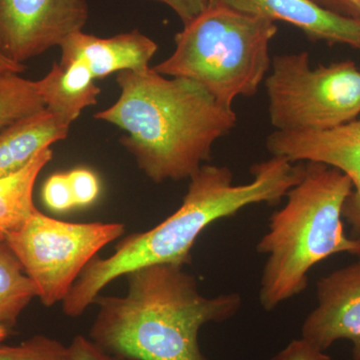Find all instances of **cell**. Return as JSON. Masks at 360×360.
<instances>
[{"label":"cell","mask_w":360,"mask_h":360,"mask_svg":"<svg viewBox=\"0 0 360 360\" xmlns=\"http://www.w3.org/2000/svg\"><path fill=\"white\" fill-rule=\"evenodd\" d=\"M272 20L224 6H210L175 35V49L153 70L193 80L221 105L255 96L271 66Z\"/></svg>","instance_id":"obj_5"},{"label":"cell","mask_w":360,"mask_h":360,"mask_svg":"<svg viewBox=\"0 0 360 360\" xmlns=\"http://www.w3.org/2000/svg\"><path fill=\"white\" fill-rule=\"evenodd\" d=\"M272 156L290 162H321L338 168L352 182V193L343 206L342 217L360 239V120L321 131L281 132L267 137Z\"/></svg>","instance_id":"obj_9"},{"label":"cell","mask_w":360,"mask_h":360,"mask_svg":"<svg viewBox=\"0 0 360 360\" xmlns=\"http://www.w3.org/2000/svg\"><path fill=\"white\" fill-rule=\"evenodd\" d=\"M86 0H0V53L20 65L82 32Z\"/></svg>","instance_id":"obj_8"},{"label":"cell","mask_w":360,"mask_h":360,"mask_svg":"<svg viewBox=\"0 0 360 360\" xmlns=\"http://www.w3.org/2000/svg\"><path fill=\"white\" fill-rule=\"evenodd\" d=\"M11 333V329L6 328V326H0V342L6 340Z\"/></svg>","instance_id":"obj_26"},{"label":"cell","mask_w":360,"mask_h":360,"mask_svg":"<svg viewBox=\"0 0 360 360\" xmlns=\"http://www.w3.org/2000/svg\"><path fill=\"white\" fill-rule=\"evenodd\" d=\"M70 125L46 108L0 134V179L18 174L42 150L66 139Z\"/></svg>","instance_id":"obj_13"},{"label":"cell","mask_w":360,"mask_h":360,"mask_svg":"<svg viewBox=\"0 0 360 360\" xmlns=\"http://www.w3.org/2000/svg\"><path fill=\"white\" fill-rule=\"evenodd\" d=\"M45 104L35 82L20 75L0 77V129L44 110Z\"/></svg>","instance_id":"obj_17"},{"label":"cell","mask_w":360,"mask_h":360,"mask_svg":"<svg viewBox=\"0 0 360 360\" xmlns=\"http://www.w3.org/2000/svg\"><path fill=\"white\" fill-rule=\"evenodd\" d=\"M59 65L68 68L75 61H84L94 79L123 70L139 71L149 68L158 51V44L139 30L120 33L108 39L77 32L60 44Z\"/></svg>","instance_id":"obj_12"},{"label":"cell","mask_w":360,"mask_h":360,"mask_svg":"<svg viewBox=\"0 0 360 360\" xmlns=\"http://www.w3.org/2000/svg\"><path fill=\"white\" fill-rule=\"evenodd\" d=\"M265 78L270 123L276 131H321L357 120L360 70L352 60L310 66L307 51L277 54Z\"/></svg>","instance_id":"obj_6"},{"label":"cell","mask_w":360,"mask_h":360,"mask_svg":"<svg viewBox=\"0 0 360 360\" xmlns=\"http://www.w3.org/2000/svg\"><path fill=\"white\" fill-rule=\"evenodd\" d=\"M252 180L236 184L227 167L203 165L191 177L182 205L150 231L130 234L115 245L110 257H94L63 300L65 314L77 317L94 303L101 291L132 270L153 264L186 265L206 227L233 217L250 205H277L304 176L305 163L281 156L251 168Z\"/></svg>","instance_id":"obj_1"},{"label":"cell","mask_w":360,"mask_h":360,"mask_svg":"<svg viewBox=\"0 0 360 360\" xmlns=\"http://www.w3.org/2000/svg\"><path fill=\"white\" fill-rule=\"evenodd\" d=\"M352 189V180L338 168L305 163L304 176L270 217L257 245L267 255L259 290L264 309L271 311L307 290L309 270L322 260L338 253L360 258V239L348 238L341 220Z\"/></svg>","instance_id":"obj_4"},{"label":"cell","mask_w":360,"mask_h":360,"mask_svg":"<svg viewBox=\"0 0 360 360\" xmlns=\"http://www.w3.org/2000/svg\"><path fill=\"white\" fill-rule=\"evenodd\" d=\"M317 6L345 18L360 20V0H312Z\"/></svg>","instance_id":"obj_24"},{"label":"cell","mask_w":360,"mask_h":360,"mask_svg":"<svg viewBox=\"0 0 360 360\" xmlns=\"http://www.w3.org/2000/svg\"><path fill=\"white\" fill-rule=\"evenodd\" d=\"M70 360H127L108 354L91 340L77 335L70 347Z\"/></svg>","instance_id":"obj_22"},{"label":"cell","mask_w":360,"mask_h":360,"mask_svg":"<svg viewBox=\"0 0 360 360\" xmlns=\"http://www.w3.org/2000/svg\"><path fill=\"white\" fill-rule=\"evenodd\" d=\"M210 6H227L274 22L283 21L312 41L330 46L345 44L360 51V20L331 13L312 0H210Z\"/></svg>","instance_id":"obj_11"},{"label":"cell","mask_w":360,"mask_h":360,"mask_svg":"<svg viewBox=\"0 0 360 360\" xmlns=\"http://www.w3.org/2000/svg\"><path fill=\"white\" fill-rule=\"evenodd\" d=\"M26 70L25 65L13 63L0 53V77L7 75H20Z\"/></svg>","instance_id":"obj_25"},{"label":"cell","mask_w":360,"mask_h":360,"mask_svg":"<svg viewBox=\"0 0 360 360\" xmlns=\"http://www.w3.org/2000/svg\"><path fill=\"white\" fill-rule=\"evenodd\" d=\"M120 98L94 118L127 132L123 148L155 184L191 179L210 160L213 144L236 127L233 108L200 84L153 68L117 73Z\"/></svg>","instance_id":"obj_2"},{"label":"cell","mask_w":360,"mask_h":360,"mask_svg":"<svg viewBox=\"0 0 360 360\" xmlns=\"http://www.w3.org/2000/svg\"><path fill=\"white\" fill-rule=\"evenodd\" d=\"M122 224H72L35 210L6 243L39 290L44 307L63 302L97 252L124 232Z\"/></svg>","instance_id":"obj_7"},{"label":"cell","mask_w":360,"mask_h":360,"mask_svg":"<svg viewBox=\"0 0 360 360\" xmlns=\"http://www.w3.org/2000/svg\"><path fill=\"white\" fill-rule=\"evenodd\" d=\"M124 296L94 300L99 310L90 338L108 354L132 360H207L200 328L238 314V293L206 297L184 266L148 265L127 274Z\"/></svg>","instance_id":"obj_3"},{"label":"cell","mask_w":360,"mask_h":360,"mask_svg":"<svg viewBox=\"0 0 360 360\" xmlns=\"http://www.w3.org/2000/svg\"><path fill=\"white\" fill-rule=\"evenodd\" d=\"M34 297L37 285L6 241H0V326L11 330Z\"/></svg>","instance_id":"obj_16"},{"label":"cell","mask_w":360,"mask_h":360,"mask_svg":"<svg viewBox=\"0 0 360 360\" xmlns=\"http://www.w3.org/2000/svg\"><path fill=\"white\" fill-rule=\"evenodd\" d=\"M42 200L52 212H63L75 207L68 174H52L47 179L42 187Z\"/></svg>","instance_id":"obj_19"},{"label":"cell","mask_w":360,"mask_h":360,"mask_svg":"<svg viewBox=\"0 0 360 360\" xmlns=\"http://www.w3.org/2000/svg\"><path fill=\"white\" fill-rule=\"evenodd\" d=\"M68 175L75 206L91 205L99 194V181L96 175L86 168H77Z\"/></svg>","instance_id":"obj_20"},{"label":"cell","mask_w":360,"mask_h":360,"mask_svg":"<svg viewBox=\"0 0 360 360\" xmlns=\"http://www.w3.org/2000/svg\"><path fill=\"white\" fill-rule=\"evenodd\" d=\"M51 148L44 149L18 174L0 179V241L18 231L37 210L33 202L35 182L52 160Z\"/></svg>","instance_id":"obj_15"},{"label":"cell","mask_w":360,"mask_h":360,"mask_svg":"<svg viewBox=\"0 0 360 360\" xmlns=\"http://www.w3.org/2000/svg\"><path fill=\"white\" fill-rule=\"evenodd\" d=\"M35 86L45 108L68 125L84 108L96 105L101 94L89 68L80 59L68 68L54 63L51 71L35 82Z\"/></svg>","instance_id":"obj_14"},{"label":"cell","mask_w":360,"mask_h":360,"mask_svg":"<svg viewBox=\"0 0 360 360\" xmlns=\"http://www.w3.org/2000/svg\"><path fill=\"white\" fill-rule=\"evenodd\" d=\"M0 360H70V348L46 335H34L18 345H0Z\"/></svg>","instance_id":"obj_18"},{"label":"cell","mask_w":360,"mask_h":360,"mask_svg":"<svg viewBox=\"0 0 360 360\" xmlns=\"http://www.w3.org/2000/svg\"><path fill=\"white\" fill-rule=\"evenodd\" d=\"M316 296L302 324L303 340L321 352L336 341H352L354 360H360V258L319 279Z\"/></svg>","instance_id":"obj_10"},{"label":"cell","mask_w":360,"mask_h":360,"mask_svg":"<svg viewBox=\"0 0 360 360\" xmlns=\"http://www.w3.org/2000/svg\"><path fill=\"white\" fill-rule=\"evenodd\" d=\"M161 2L174 11L184 25H188L201 13H205L210 6V0H153Z\"/></svg>","instance_id":"obj_23"},{"label":"cell","mask_w":360,"mask_h":360,"mask_svg":"<svg viewBox=\"0 0 360 360\" xmlns=\"http://www.w3.org/2000/svg\"><path fill=\"white\" fill-rule=\"evenodd\" d=\"M330 356L314 347L309 341L300 338L291 341L271 360H330Z\"/></svg>","instance_id":"obj_21"}]
</instances>
